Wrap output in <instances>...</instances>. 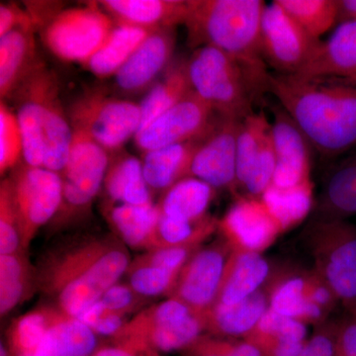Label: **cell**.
I'll use <instances>...</instances> for the list:
<instances>
[{"instance_id":"cell-1","label":"cell","mask_w":356,"mask_h":356,"mask_svg":"<svg viewBox=\"0 0 356 356\" xmlns=\"http://www.w3.org/2000/svg\"><path fill=\"white\" fill-rule=\"evenodd\" d=\"M131 261L129 248L112 233L69 236L35 264L39 292L65 315L79 318L121 281Z\"/></svg>"},{"instance_id":"cell-2","label":"cell","mask_w":356,"mask_h":356,"mask_svg":"<svg viewBox=\"0 0 356 356\" xmlns=\"http://www.w3.org/2000/svg\"><path fill=\"white\" fill-rule=\"evenodd\" d=\"M267 92L277 98L314 149L325 158L356 146V86L270 74Z\"/></svg>"},{"instance_id":"cell-3","label":"cell","mask_w":356,"mask_h":356,"mask_svg":"<svg viewBox=\"0 0 356 356\" xmlns=\"http://www.w3.org/2000/svg\"><path fill=\"white\" fill-rule=\"evenodd\" d=\"M262 0H187V44L212 47L242 67L255 93L267 92L270 72L261 51Z\"/></svg>"},{"instance_id":"cell-4","label":"cell","mask_w":356,"mask_h":356,"mask_svg":"<svg viewBox=\"0 0 356 356\" xmlns=\"http://www.w3.org/2000/svg\"><path fill=\"white\" fill-rule=\"evenodd\" d=\"M194 93L221 117L243 120L259 99L245 70L222 51L202 47L187 58Z\"/></svg>"},{"instance_id":"cell-5","label":"cell","mask_w":356,"mask_h":356,"mask_svg":"<svg viewBox=\"0 0 356 356\" xmlns=\"http://www.w3.org/2000/svg\"><path fill=\"white\" fill-rule=\"evenodd\" d=\"M314 270L329 285L346 315L356 317V226L348 220L315 219L306 231Z\"/></svg>"},{"instance_id":"cell-6","label":"cell","mask_w":356,"mask_h":356,"mask_svg":"<svg viewBox=\"0 0 356 356\" xmlns=\"http://www.w3.org/2000/svg\"><path fill=\"white\" fill-rule=\"evenodd\" d=\"M110 154L88 136L74 130V139L60 173L63 197L57 215L48 225L51 233L64 231L88 219L102 191Z\"/></svg>"},{"instance_id":"cell-7","label":"cell","mask_w":356,"mask_h":356,"mask_svg":"<svg viewBox=\"0 0 356 356\" xmlns=\"http://www.w3.org/2000/svg\"><path fill=\"white\" fill-rule=\"evenodd\" d=\"M72 129L106 149H123L134 139L142 123L140 104L127 98L91 88L77 96L67 109Z\"/></svg>"},{"instance_id":"cell-8","label":"cell","mask_w":356,"mask_h":356,"mask_svg":"<svg viewBox=\"0 0 356 356\" xmlns=\"http://www.w3.org/2000/svg\"><path fill=\"white\" fill-rule=\"evenodd\" d=\"M114 21L98 1L64 8L40 31L42 42L58 60L83 65L108 39Z\"/></svg>"},{"instance_id":"cell-9","label":"cell","mask_w":356,"mask_h":356,"mask_svg":"<svg viewBox=\"0 0 356 356\" xmlns=\"http://www.w3.org/2000/svg\"><path fill=\"white\" fill-rule=\"evenodd\" d=\"M6 178L19 216L24 247L28 250L40 229L48 226L60 209L62 177L48 168L29 165L23 161Z\"/></svg>"},{"instance_id":"cell-10","label":"cell","mask_w":356,"mask_h":356,"mask_svg":"<svg viewBox=\"0 0 356 356\" xmlns=\"http://www.w3.org/2000/svg\"><path fill=\"white\" fill-rule=\"evenodd\" d=\"M321 42L310 36L275 0L266 4L261 19V51L266 64L277 74H299L310 63Z\"/></svg>"},{"instance_id":"cell-11","label":"cell","mask_w":356,"mask_h":356,"mask_svg":"<svg viewBox=\"0 0 356 356\" xmlns=\"http://www.w3.org/2000/svg\"><path fill=\"white\" fill-rule=\"evenodd\" d=\"M218 115L193 92L159 115L134 138L143 154L202 138Z\"/></svg>"},{"instance_id":"cell-12","label":"cell","mask_w":356,"mask_h":356,"mask_svg":"<svg viewBox=\"0 0 356 356\" xmlns=\"http://www.w3.org/2000/svg\"><path fill=\"white\" fill-rule=\"evenodd\" d=\"M232 252L233 248L220 235L214 242L199 248L180 271L168 298L180 300L198 313L209 310L216 302Z\"/></svg>"},{"instance_id":"cell-13","label":"cell","mask_w":356,"mask_h":356,"mask_svg":"<svg viewBox=\"0 0 356 356\" xmlns=\"http://www.w3.org/2000/svg\"><path fill=\"white\" fill-rule=\"evenodd\" d=\"M243 120L218 115L194 154L189 177L217 191H236V140Z\"/></svg>"},{"instance_id":"cell-14","label":"cell","mask_w":356,"mask_h":356,"mask_svg":"<svg viewBox=\"0 0 356 356\" xmlns=\"http://www.w3.org/2000/svg\"><path fill=\"white\" fill-rule=\"evenodd\" d=\"M177 28L149 32L146 39L114 76V88L120 97L147 92L173 62Z\"/></svg>"},{"instance_id":"cell-15","label":"cell","mask_w":356,"mask_h":356,"mask_svg":"<svg viewBox=\"0 0 356 356\" xmlns=\"http://www.w3.org/2000/svg\"><path fill=\"white\" fill-rule=\"evenodd\" d=\"M218 234L234 252L262 254L283 233L261 198L241 195L219 219Z\"/></svg>"},{"instance_id":"cell-16","label":"cell","mask_w":356,"mask_h":356,"mask_svg":"<svg viewBox=\"0 0 356 356\" xmlns=\"http://www.w3.org/2000/svg\"><path fill=\"white\" fill-rule=\"evenodd\" d=\"M271 111L274 115L271 138L276 156L273 184L286 188L312 180L310 140L281 105L271 106Z\"/></svg>"},{"instance_id":"cell-17","label":"cell","mask_w":356,"mask_h":356,"mask_svg":"<svg viewBox=\"0 0 356 356\" xmlns=\"http://www.w3.org/2000/svg\"><path fill=\"white\" fill-rule=\"evenodd\" d=\"M58 76L44 63L11 98L24 145L27 165L44 168L43 112L47 93Z\"/></svg>"},{"instance_id":"cell-18","label":"cell","mask_w":356,"mask_h":356,"mask_svg":"<svg viewBox=\"0 0 356 356\" xmlns=\"http://www.w3.org/2000/svg\"><path fill=\"white\" fill-rule=\"evenodd\" d=\"M300 79H324L356 86V20L341 23L329 39L321 42Z\"/></svg>"},{"instance_id":"cell-19","label":"cell","mask_w":356,"mask_h":356,"mask_svg":"<svg viewBox=\"0 0 356 356\" xmlns=\"http://www.w3.org/2000/svg\"><path fill=\"white\" fill-rule=\"evenodd\" d=\"M36 30L18 28L0 37V97L7 102L44 64L37 50Z\"/></svg>"},{"instance_id":"cell-20","label":"cell","mask_w":356,"mask_h":356,"mask_svg":"<svg viewBox=\"0 0 356 356\" xmlns=\"http://www.w3.org/2000/svg\"><path fill=\"white\" fill-rule=\"evenodd\" d=\"M115 25L147 32L184 25L187 0H102L98 1Z\"/></svg>"},{"instance_id":"cell-21","label":"cell","mask_w":356,"mask_h":356,"mask_svg":"<svg viewBox=\"0 0 356 356\" xmlns=\"http://www.w3.org/2000/svg\"><path fill=\"white\" fill-rule=\"evenodd\" d=\"M102 195V201L111 203L135 206L156 203L145 178L142 159L124 149L110 154Z\"/></svg>"},{"instance_id":"cell-22","label":"cell","mask_w":356,"mask_h":356,"mask_svg":"<svg viewBox=\"0 0 356 356\" xmlns=\"http://www.w3.org/2000/svg\"><path fill=\"white\" fill-rule=\"evenodd\" d=\"M102 212L111 233L130 250L147 252L154 248L161 213L156 205L135 206L102 201Z\"/></svg>"},{"instance_id":"cell-23","label":"cell","mask_w":356,"mask_h":356,"mask_svg":"<svg viewBox=\"0 0 356 356\" xmlns=\"http://www.w3.org/2000/svg\"><path fill=\"white\" fill-rule=\"evenodd\" d=\"M270 275V264L262 254L233 250L214 305L240 303L266 286Z\"/></svg>"},{"instance_id":"cell-24","label":"cell","mask_w":356,"mask_h":356,"mask_svg":"<svg viewBox=\"0 0 356 356\" xmlns=\"http://www.w3.org/2000/svg\"><path fill=\"white\" fill-rule=\"evenodd\" d=\"M268 283L235 305H214L204 313L206 332L211 336L243 339L269 309Z\"/></svg>"},{"instance_id":"cell-25","label":"cell","mask_w":356,"mask_h":356,"mask_svg":"<svg viewBox=\"0 0 356 356\" xmlns=\"http://www.w3.org/2000/svg\"><path fill=\"white\" fill-rule=\"evenodd\" d=\"M245 341L261 356H298L308 341L307 325L268 309Z\"/></svg>"},{"instance_id":"cell-26","label":"cell","mask_w":356,"mask_h":356,"mask_svg":"<svg viewBox=\"0 0 356 356\" xmlns=\"http://www.w3.org/2000/svg\"><path fill=\"white\" fill-rule=\"evenodd\" d=\"M44 168L62 173L72 147L74 129L60 96V81L51 84L43 112Z\"/></svg>"},{"instance_id":"cell-27","label":"cell","mask_w":356,"mask_h":356,"mask_svg":"<svg viewBox=\"0 0 356 356\" xmlns=\"http://www.w3.org/2000/svg\"><path fill=\"white\" fill-rule=\"evenodd\" d=\"M269 300V309L284 317L316 327L327 322L329 314L308 298L305 273H282L270 278Z\"/></svg>"},{"instance_id":"cell-28","label":"cell","mask_w":356,"mask_h":356,"mask_svg":"<svg viewBox=\"0 0 356 356\" xmlns=\"http://www.w3.org/2000/svg\"><path fill=\"white\" fill-rule=\"evenodd\" d=\"M204 137L143 154L145 178L154 196L159 197L173 184L189 177L192 159Z\"/></svg>"},{"instance_id":"cell-29","label":"cell","mask_w":356,"mask_h":356,"mask_svg":"<svg viewBox=\"0 0 356 356\" xmlns=\"http://www.w3.org/2000/svg\"><path fill=\"white\" fill-rule=\"evenodd\" d=\"M217 191L195 177H185L163 192L156 201L161 216L199 221L209 216Z\"/></svg>"},{"instance_id":"cell-30","label":"cell","mask_w":356,"mask_h":356,"mask_svg":"<svg viewBox=\"0 0 356 356\" xmlns=\"http://www.w3.org/2000/svg\"><path fill=\"white\" fill-rule=\"evenodd\" d=\"M27 252L0 255L1 318L39 292L36 266L30 261Z\"/></svg>"},{"instance_id":"cell-31","label":"cell","mask_w":356,"mask_h":356,"mask_svg":"<svg viewBox=\"0 0 356 356\" xmlns=\"http://www.w3.org/2000/svg\"><path fill=\"white\" fill-rule=\"evenodd\" d=\"M97 337L81 320L63 314L31 355L25 356H92Z\"/></svg>"},{"instance_id":"cell-32","label":"cell","mask_w":356,"mask_h":356,"mask_svg":"<svg viewBox=\"0 0 356 356\" xmlns=\"http://www.w3.org/2000/svg\"><path fill=\"white\" fill-rule=\"evenodd\" d=\"M205 332L204 313H194L181 320L154 325L135 336L111 341L142 344L163 355L173 351L181 353Z\"/></svg>"},{"instance_id":"cell-33","label":"cell","mask_w":356,"mask_h":356,"mask_svg":"<svg viewBox=\"0 0 356 356\" xmlns=\"http://www.w3.org/2000/svg\"><path fill=\"white\" fill-rule=\"evenodd\" d=\"M356 214V153L332 170L317 206V218L346 220Z\"/></svg>"},{"instance_id":"cell-34","label":"cell","mask_w":356,"mask_h":356,"mask_svg":"<svg viewBox=\"0 0 356 356\" xmlns=\"http://www.w3.org/2000/svg\"><path fill=\"white\" fill-rule=\"evenodd\" d=\"M147 34L149 32L139 28L115 25L102 48L81 67L100 79L114 77Z\"/></svg>"},{"instance_id":"cell-35","label":"cell","mask_w":356,"mask_h":356,"mask_svg":"<svg viewBox=\"0 0 356 356\" xmlns=\"http://www.w3.org/2000/svg\"><path fill=\"white\" fill-rule=\"evenodd\" d=\"M261 199L285 233L301 224L313 210L314 184L309 180L286 188L271 184Z\"/></svg>"},{"instance_id":"cell-36","label":"cell","mask_w":356,"mask_h":356,"mask_svg":"<svg viewBox=\"0 0 356 356\" xmlns=\"http://www.w3.org/2000/svg\"><path fill=\"white\" fill-rule=\"evenodd\" d=\"M192 92L187 58L175 60L140 103L142 113L140 130Z\"/></svg>"},{"instance_id":"cell-37","label":"cell","mask_w":356,"mask_h":356,"mask_svg":"<svg viewBox=\"0 0 356 356\" xmlns=\"http://www.w3.org/2000/svg\"><path fill=\"white\" fill-rule=\"evenodd\" d=\"M63 314L65 313L57 307L46 304L15 318L9 327L6 341H4L11 355H31L47 331Z\"/></svg>"},{"instance_id":"cell-38","label":"cell","mask_w":356,"mask_h":356,"mask_svg":"<svg viewBox=\"0 0 356 356\" xmlns=\"http://www.w3.org/2000/svg\"><path fill=\"white\" fill-rule=\"evenodd\" d=\"M219 219L211 216L199 221H184L159 216L154 248L200 247L218 232Z\"/></svg>"},{"instance_id":"cell-39","label":"cell","mask_w":356,"mask_h":356,"mask_svg":"<svg viewBox=\"0 0 356 356\" xmlns=\"http://www.w3.org/2000/svg\"><path fill=\"white\" fill-rule=\"evenodd\" d=\"M278 6L314 39L339 22V0H275Z\"/></svg>"},{"instance_id":"cell-40","label":"cell","mask_w":356,"mask_h":356,"mask_svg":"<svg viewBox=\"0 0 356 356\" xmlns=\"http://www.w3.org/2000/svg\"><path fill=\"white\" fill-rule=\"evenodd\" d=\"M270 131L271 124L264 112H254L241 123L236 140V191L242 189Z\"/></svg>"},{"instance_id":"cell-41","label":"cell","mask_w":356,"mask_h":356,"mask_svg":"<svg viewBox=\"0 0 356 356\" xmlns=\"http://www.w3.org/2000/svg\"><path fill=\"white\" fill-rule=\"evenodd\" d=\"M178 275L179 274L134 259L124 277L125 282L138 294L153 301L159 297H170Z\"/></svg>"},{"instance_id":"cell-42","label":"cell","mask_w":356,"mask_h":356,"mask_svg":"<svg viewBox=\"0 0 356 356\" xmlns=\"http://www.w3.org/2000/svg\"><path fill=\"white\" fill-rule=\"evenodd\" d=\"M24 161L22 133L15 111L0 102V175L13 172Z\"/></svg>"},{"instance_id":"cell-43","label":"cell","mask_w":356,"mask_h":356,"mask_svg":"<svg viewBox=\"0 0 356 356\" xmlns=\"http://www.w3.org/2000/svg\"><path fill=\"white\" fill-rule=\"evenodd\" d=\"M28 252L10 185L7 178L0 184V255Z\"/></svg>"},{"instance_id":"cell-44","label":"cell","mask_w":356,"mask_h":356,"mask_svg":"<svg viewBox=\"0 0 356 356\" xmlns=\"http://www.w3.org/2000/svg\"><path fill=\"white\" fill-rule=\"evenodd\" d=\"M182 356H261L257 348L245 339H228L204 334L188 348Z\"/></svg>"},{"instance_id":"cell-45","label":"cell","mask_w":356,"mask_h":356,"mask_svg":"<svg viewBox=\"0 0 356 356\" xmlns=\"http://www.w3.org/2000/svg\"><path fill=\"white\" fill-rule=\"evenodd\" d=\"M275 170L276 156L270 131L241 191L245 192V196L261 198L264 191L273 184Z\"/></svg>"},{"instance_id":"cell-46","label":"cell","mask_w":356,"mask_h":356,"mask_svg":"<svg viewBox=\"0 0 356 356\" xmlns=\"http://www.w3.org/2000/svg\"><path fill=\"white\" fill-rule=\"evenodd\" d=\"M99 302L106 310L130 318L152 303L151 300L140 296L125 281H119L110 287Z\"/></svg>"},{"instance_id":"cell-47","label":"cell","mask_w":356,"mask_h":356,"mask_svg":"<svg viewBox=\"0 0 356 356\" xmlns=\"http://www.w3.org/2000/svg\"><path fill=\"white\" fill-rule=\"evenodd\" d=\"M77 318L88 325L96 336L108 337L110 339L116 336L130 320V318L120 314L106 310L99 300Z\"/></svg>"},{"instance_id":"cell-48","label":"cell","mask_w":356,"mask_h":356,"mask_svg":"<svg viewBox=\"0 0 356 356\" xmlns=\"http://www.w3.org/2000/svg\"><path fill=\"white\" fill-rule=\"evenodd\" d=\"M202 247V245H200ZM200 247H166L147 250L135 257L144 264L161 267L172 273H180L185 264Z\"/></svg>"},{"instance_id":"cell-49","label":"cell","mask_w":356,"mask_h":356,"mask_svg":"<svg viewBox=\"0 0 356 356\" xmlns=\"http://www.w3.org/2000/svg\"><path fill=\"white\" fill-rule=\"evenodd\" d=\"M336 329L337 322H327L318 327L298 356H337Z\"/></svg>"},{"instance_id":"cell-50","label":"cell","mask_w":356,"mask_h":356,"mask_svg":"<svg viewBox=\"0 0 356 356\" xmlns=\"http://www.w3.org/2000/svg\"><path fill=\"white\" fill-rule=\"evenodd\" d=\"M305 276L307 295L309 300L330 315L339 304L336 295L314 269L306 271Z\"/></svg>"},{"instance_id":"cell-51","label":"cell","mask_w":356,"mask_h":356,"mask_svg":"<svg viewBox=\"0 0 356 356\" xmlns=\"http://www.w3.org/2000/svg\"><path fill=\"white\" fill-rule=\"evenodd\" d=\"M34 27L25 7L15 2H1L0 4V37L18 29ZM36 30V29H35Z\"/></svg>"},{"instance_id":"cell-52","label":"cell","mask_w":356,"mask_h":356,"mask_svg":"<svg viewBox=\"0 0 356 356\" xmlns=\"http://www.w3.org/2000/svg\"><path fill=\"white\" fill-rule=\"evenodd\" d=\"M336 351L337 356H356V317L346 315L337 321Z\"/></svg>"},{"instance_id":"cell-53","label":"cell","mask_w":356,"mask_h":356,"mask_svg":"<svg viewBox=\"0 0 356 356\" xmlns=\"http://www.w3.org/2000/svg\"><path fill=\"white\" fill-rule=\"evenodd\" d=\"M24 3L25 9L37 32L41 31L44 26L64 9L60 1H26Z\"/></svg>"},{"instance_id":"cell-54","label":"cell","mask_w":356,"mask_h":356,"mask_svg":"<svg viewBox=\"0 0 356 356\" xmlns=\"http://www.w3.org/2000/svg\"><path fill=\"white\" fill-rule=\"evenodd\" d=\"M92 356H163L142 344L129 341H112L111 344L98 346Z\"/></svg>"},{"instance_id":"cell-55","label":"cell","mask_w":356,"mask_h":356,"mask_svg":"<svg viewBox=\"0 0 356 356\" xmlns=\"http://www.w3.org/2000/svg\"><path fill=\"white\" fill-rule=\"evenodd\" d=\"M356 20V0H339V22Z\"/></svg>"},{"instance_id":"cell-56","label":"cell","mask_w":356,"mask_h":356,"mask_svg":"<svg viewBox=\"0 0 356 356\" xmlns=\"http://www.w3.org/2000/svg\"><path fill=\"white\" fill-rule=\"evenodd\" d=\"M0 356H13L7 348L6 341H1V346H0Z\"/></svg>"}]
</instances>
